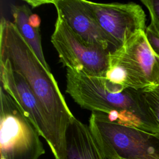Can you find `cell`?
Listing matches in <instances>:
<instances>
[{
	"label": "cell",
	"instance_id": "cell-1",
	"mask_svg": "<svg viewBox=\"0 0 159 159\" xmlns=\"http://www.w3.org/2000/svg\"><path fill=\"white\" fill-rule=\"evenodd\" d=\"M0 58L7 59L37 98L50 127L55 159L65 158L66 132L74 117L50 70L47 69L12 22L4 17L0 24Z\"/></svg>",
	"mask_w": 159,
	"mask_h": 159
},
{
	"label": "cell",
	"instance_id": "cell-2",
	"mask_svg": "<svg viewBox=\"0 0 159 159\" xmlns=\"http://www.w3.org/2000/svg\"><path fill=\"white\" fill-rule=\"evenodd\" d=\"M66 92L81 107L104 114L111 121L159 133L142 90L113 83L106 77L66 68Z\"/></svg>",
	"mask_w": 159,
	"mask_h": 159
},
{
	"label": "cell",
	"instance_id": "cell-3",
	"mask_svg": "<svg viewBox=\"0 0 159 159\" xmlns=\"http://www.w3.org/2000/svg\"><path fill=\"white\" fill-rule=\"evenodd\" d=\"M88 126L107 159H159V133L112 122L98 112Z\"/></svg>",
	"mask_w": 159,
	"mask_h": 159
},
{
	"label": "cell",
	"instance_id": "cell-4",
	"mask_svg": "<svg viewBox=\"0 0 159 159\" xmlns=\"http://www.w3.org/2000/svg\"><path fill=\"white\" fill-rule=\"evenodd\" d=\"M105 77L113 83L137 90L159 84V57L152 49L145 31L110 52Z\"/></svg>",
	"mask_w": 159,
	"mask_h": 159
},
{
	"label": "cell",
	"instance_id": "cell-5",
	"mask_svg": "<svg viewBox=\"0 0 159 159\" xmlns=\"http://www.w3.org/2000/svg\"><path fill=\"white\" fill-rule=\"evenodd\" d=\"M39 137L34 124L1 86V159H38L45 152Z\"/></svg>",
	"mask_w": 159,
	"mask_h": 159
},
{
	"label": "cell",
	"instance_id": "cell-6",
	"mask_svg": "<svg viewBox=\"0 0 159 159\" xmlns=\"http://www.w3.org/2000/svg\"><path fill=\"white\" fill-rule=\"evenodd\" d=\"M51 42L61 63L66 68L80 70L91 76H106L111 52L99 45L85 41L58 14Z\"/></svg>",
	"mask_w": 159,
	"mask_h": 159
},
{
	"label": "cell",
	"instance_id": "cell-7",
	"mask_svg": "<svg viewBox=\"0 0 159 159\" xmlns=\"http://www.w3.org/2000/svg\"><path fill=\"white\" fill-rule=\"evenodd\" d=\"M88 3L110 42L111 52L139 32L145 30V12L136 3H99L90 1Z\"/></svg>",
	"mask_w": 159,
	"mask_h": 159
},
{
	"label": "cell",
	"instance_id": "cell-8",
	"mask_svg": "<svg viewBox=\"0 0 159 159\" xmlns=\"http://www.w3.org/2000/svg\"><path fill=\"white\" fill-rule=\"evenodd\" d=\"M0 79L2 88L12 98L52 150L53 138L42 107L26 80L12 68L7 59L0 58Z\"/></svg>",
	"mask_w": 159,
	"mask_h": 159
},
{
	"label": "cell",
	"instance_id": "cell-9",
	"mask_svg": "<svg viewBox=\"0 0 159 159\" xmlns=\"http://www.w3.org/2000/svg\"><path fill=\"white\" fill-rule=\"evenodd\" d=\"M57 12L85 41L99 45L111 52L110 42L99 26L88 0H55Z\"/></svg>",
	"mask_w": 159,
	"mask_h": 159
},
{
	"label": "cell",
	"instance_id": "cell-10",
	"mask_svg": "<svg viewBox=\"0 0 159 159\" xmlns=\"http://www.w3.org/2000/svg\"><path fill=\"white\" fill-rule=\"evenodd\" d=\"M65 159H107L89 126L75 116L66 132Z\"/></svg>",
	"mask_w": 159,
	"mask_h": 159
},
{
	"label": "cell",
	"instance_id": "cell-11",
	"mask_svg": "<svg viewBox=\"0 0 159 159\" xmlns=\"http://www.w3.org/2000/svg\"><path fill=\"white\" fill-rule=\"evenodd\" d=\"M11 13L12 22L22 38L31 47L43 66L50 70L43 55L39 27H34L29 21L30 16L32 14L30 8L25 4L13 5L11 6Z\"/></svg>",
	"mask_w": 159,
	"mask_h": 159
},
{
	"label": "cell",
	"instance_id": "cell-12",
	"mask_svg": "<svg viewBox=\"0 0 159 159\" xmlns=\"http://www.w3.org/2000/svg\"><path fill=\"white\" fill-rule=\"evenodd\" d=\"M141 90L148 107L159 126V84Z\"/></svg>",
	"mask_w": 159,
	"mask_h": 159
},
{
	"label": "cell",
	"instance_id": "cell-13",
	"mask_svg": "<svg viewBox=\"0 0 159 159\" xmlns=\"http://www.w3.org/2000/svg\"><path fill=\"white\" fill-rule=\"evenodd\" d=\"M148 9L150 23L159 34V0H140Z\"/></svg>",
	"mask_w": 159,
	"mask_h": 159
},
{
	"label": "cell",
	"instance_id": "cell-14",
	"mask_svg": "<svg viewBox=\"0 0 159 159\" xmlns=\"http://www.w3.org/2000/svg\"><path fill=\"white\" fill-rule=\"evenodd\" d=\"M145 33L147 40L154 52V53L159 57V34L155 27L150 24L145 29Z\"/></svg>",
	"mask_w": 159,
	"mask_h": 159
},
{
	"label": "cell",
	"instance_id": "cell-15",
	"mask_svg": "<svg viewBox=\"0 0 159 159\" xmlns=\"http://www.w3.org/2000/svg\"><path fill=\"white\" fill-rule=\"evenodd\" d=\"M33 7H36L43 4H53L55 0H22Z\"/></svg>",
	"mask_w": 159,
	"mask_h": 159
},
{
	"label": "cell",
	"instance_id": "cell-16",
	"mask_svg": "<svg viewBox=\"0 0 159 159\" xmlns=\"http://www.w3.org/2000/svg\"><path fill=\"white\" fill-rule=\"evenodd\" d=\"M29 21H30V24H31L34 27H39L40 24V20L39 17L37 15L32 14V15L30 16Z\"/></svg>",
	"mask_w": 159,
	"mask_h": 159
}]
</instances>
